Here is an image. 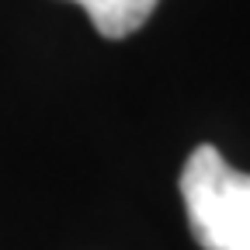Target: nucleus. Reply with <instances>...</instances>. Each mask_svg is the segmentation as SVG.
I'll return each instance as SVG.
<instances>
[{
	"mask_svg": "<svg viewBox=\"0 0 250 250\" xmlns=\"http://www.w3.org/2000/svg\"><path fill=\"white\" fill-rule=\"evenodd\" d=\"M73 4L87 11V18L104 39H125L149 21L160 0H73Z\"/></svg>",
	"mask_w": 250,
	"mask_h": 250,
	"instance_id": "nucleus-2",
	"label": "nucleus"
},
{
	"mask_svg": "<svg viewBox=\"0 0 250 250\" xmlns=\"http://www.w3.org/2000/svg\"><path fill=\"white\" fill-rule=\"evenodd\" d=\"M181 198L202 250H250V174L233 170L215 146L188 156Z\"/></svg>",
	"mask_w": 250,
	"mask_h": 250,
	"instance_id": "nucleus-1",
	"label": "nucleus"
}]
</instances>
